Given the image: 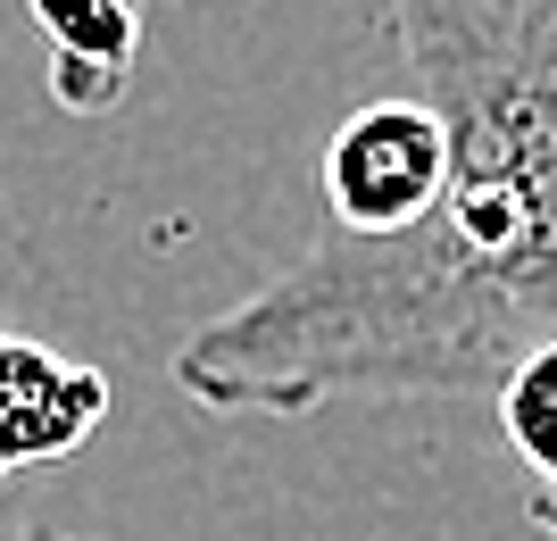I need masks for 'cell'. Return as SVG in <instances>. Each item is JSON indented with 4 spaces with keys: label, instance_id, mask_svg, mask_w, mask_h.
Instances as JSON below:
<instances>
[{
    "label": "cell",
    "instance_id": "obj_1",
    "mask_svg": "<svg viewBox=\"0 0 557 541\" xmlns=\"http://www.w3.org/2000/svg\"><path fill=\"white\" fill-rule=\"evenodd\" d=\"M449 134L442 200L399 234H325L175 351L216 417L499 392L557 333V0H392Z\"/></svg>",
    "mask_w": 557,
    "mask_h": 541
},
{
    "label": "cell",
    "instance_id": "obj_2",
    "mask_svg": "<svg viewBox=\"0 0 557 541\" xmlns=\"http://www.w3.org/2000/svg\"><path fill=\"white\" fill-rule=\"evenodd\" d=\"M449 184V134L442 118L424 109L417 93L408 100H374L358 118H342L325 150V200L342 234H399V225H417Z\"/></svg>",
    "mask_w": 557,
    "mask_h": 541
},
{
    "label": "cell",
    "instance_id": "obj_3",
    "mask_svg": "<svg viewBox=\"0 0 557 541\" xmlns=\"http://www.w3.org/2000/svg\"><path fill=\"white\" fill-rule=\"evenodd\" d=\"M100 417H109V383L92 367H75L25 333H0V475L84 450Z\"/></svg>",
    "mask_w": 557,
    "mask_h": 541
},
{
    "label": "cell",
    "instance_id": "obj_4",
    "mask_svg": "<svg viewBox=\"0 0 557 541\" xmlns=\"http://www.w3.org/2000/svg\"><path fill=\"white\" fill-rule=\"evenodd\" d=\"M491 401H499V433H508L516 467L533 483V517L557 533V333L541 351L516 358L508 383H499Z\"/></svg>",
    "mask_w": 557,
    "mask_h": 541
},
{
    "label": "cell",
    "instance_id": "obj_5",
    "mask_svg": "<svg viewBox=\"0 0 557 541\" xmlns=\"http://www.w3.org/2000/svg\"><path fill=\"white\" fill-rule=\"evenodd\" d=\"M42 9V25L59 34V50H67V67H84V50H92V67H125L134 59V9L125 0H34Z\"/></svg>",
    "mask_w": 557,
    "mask_h": 541
},
{
    "label": "cell",
    "instance_id": "obj_6",
    "mask_svg": "<svg viewBox=\"0 0 557 541\" xmlns=\"http://www.w3.org/2000/svg\"><path fill=\"white\" fill-rule=\"evenodd\" d=\"M0 541H84V533H17V525H0Z\"/></svg>",
    "mask_w": 557,
    "mask_h": 541
}]
</instances>
